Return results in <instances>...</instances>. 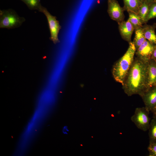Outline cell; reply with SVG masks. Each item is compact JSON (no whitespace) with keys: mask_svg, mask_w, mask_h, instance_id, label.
Instances as JSON below:
<instances>
[{"mask_svg":"<svg viewBox=\"0 0 156 156\" xmlns=\"http://www.w3.org/2000/svg\"><path fill=\"white\" fill-rule=\"evenodd\" d=\"M148 62L135 57L122 85L124 92L128 96L138 94L141 96L147 90Z\"/></svg>","mask_w":156,"mask_h":156,"instance_id":"1","label":"cell"},{"mask_svg":"<svg viewBox=\"0 0 156 156\" xmlns=\"http://www.w3.org/2000/svg\"><path fill=\"white\" fill-rule=\"evenodd\" d=\"M129 43L128 48L124 54L114 64L112 73L115 80L123 84L125 77L134 59L136 49L133 42Z\"/></svg>","mask_w":156,"mask_h":156,"instance_id":"2","label":"cell"},{"mask_svg":"<svg viewBox=\"0 0 156 156\" xmlns=\"http://www.w3.org/2000/svg\"><path fill=\"white\" fill-rule=\"evenodd\" d=\"M25 19L19 16L16 12L12 9L0 10V28L8 29L20 27Z\"/></svg>","mask_w":156,"mask_h":156,"instance_id":"3","label":"cell"},{"mask_svg":"<svg viewBox=\"0 0 156 156\" xmlns=\"http://www.w3.org/2000/svg\"><path fill=\"white\" fill-rule=\"evenodd\" d=\"M150 112L145 107L136 108L131 120L137 127L146 131L148 129L151 122Z\"/></svg>","mask_w":156,"mask_h":156,"instance_id":"4","label":"cell"},{"mask_svg":"<svg viewBox=\"0 0 156 156\" xmlns=\"http://www.w3.org/2000/svg\"><path fill=\"white\" fill-rule=\"evenodd\" d=\"M38 11L43 13L47 17L51 34L50 39L55 44L59 42L60 41L58 35L61 26L60 25L59 21L56 20V17L52 15L47 9L42 6Z\"/></svg>","mask_w":156,"mask_h":156,"instance_id":"5","label":"cell"},{"mask_svg":"<svg viewBox=\"0 0 156 156\" xmlns=\"http://www.w3.org/2000/svg\"><path fill=\"white\" fill-rule=\"evenodd\" d=\"M107 12L111 18L118 23L124 21L125 11L116 0H108Z\"/></svg>","mask_w":156,"mask_h":156,"instance_id":"6","label":"cell"},{"mask_svg":"<svg viewBox=\"0 0 156 156\" xmlns=\"http://www.w3.org/2000/svg\"><path fill=\"white\" fill-rule=\"evenodd\" d=\"M145 107L150 112L156 108V86L148 88L141 96Z\"/></svg>","mask_w":156,"mask_h":156,"instance_id":"7","label":"cell"},{"mask_svg":"<svg viewBox=\"0 0 156 156\" xmlns=\"http://www.w3.org/2000/svg\"><path fill=\"white\" fill-rule=\"evenodd\" d=\"M154 45L146 40L136 50V57L146 62L151 58Z\"/></svg>","mask_w":156,"mask_h":156,"instance_id":"8","label":"cell"},{"mask_svg":"<svg viewBox=\"0 0 156 156\" xmlns=\"http://www.w3.org/2000/svg\"><path fill=\"white\" fill-rule=\"evenodd\" d=\"M118 29L122 38L129 43L131 42V38L134 29L128 20L118 23Z\"/></svg>","mask_w":156,"mask_h":156,"instance_id":"9","label":"cell"},{"mask_svg":"<svg viewBox=\"0 0 156 156\" xmlns=\"http://www.w3.org/2000/svg\"><path fill=\"white\" fill-rule=\"evenodd\" d=\"M147 86V89L156 86V62L151 59L148 62Z\"/></svg>","mask_w":156,"mask_h":156,"instance_id":"10","label":"cell"},{"mask_svg":"<svg viewBox=\"0 0 156 156\" xmlns=\"http://www.w3.org/2000/svg\"><path fill=\"white\" fill-rule=\"evenodd\" d=\"M142 27L146 39L151 43L154 45L156 44V34L155 30L156 27L154 24L150 25L146 23Z\"/></svg>","mask_w":156,"mask_h":156,"instance_id":"11","label":"cell"},{"mask_svg":"<svg viewBox=\"0 0 156 156\" xmlns=\"http://www.w3.org/2000/svg\"><path fill=\"white\" fill-rule=\"evenodd\" d=\"M123 8L125 11H130L138 14L139 8L142 3L139 0H123Z\"/></svg>","mask_w":156,"mask_h":156,"instance_id":"12","label":"cell"},{"mask_svg":"<svg viewBox=\"0 0 156 156\" xmlns=\"http://www.w3.org/2000/svg\"><path fill=\"white\" fill-rule=\"evenodd\" d=\"M135 30V36L133 42L136 50L144 42L146 39L144 35L142 27Z\"/></svg>","mask_w":156,"mask_h":156,"instance_id":"13","label":"cell"},{"mask_svg":"<svg viewBox=\"0 0 156 156\" xmlns=\"http://www.w3.org/2000/svg\"><path fill=\"white\" fill-rule=\"evenodd\" d=\"M127 12L129 15L128 21L132 25L134 30L141 27L143 24L138 14L130 11Z\"/></svg>","mask_w":156,"mask_h":156,"instance_id":"14","label":"cell"},{"mask_svg":"<svg viewBox=\"0 0 156 156\" xmlns=\"http://www.w3.org/2000/svg\"><path fill=\"white\" fill-rule=\"evenodd\" d=\"M151 4L146 3H142L139 8L138 14L140 17L143 24L147 23L146 19Z\"/></svg>","mask_w":156,"mask_h":156,"instance_id":"15","label":"cell"},{"mask_svg":"<svg viewBox=\"0 0 156 156\" xmlns=\"http://www.w3.org/2000/svg\"><path fill=\"white\" fill-rule=\"evenodd\" d=\"M148 135L149 143L156 142V118L153 117L151 120L149 128Z\"/></svg>","mask_w":156,"mask_h":156,"instance_id":"16","label":"cell"},{"mask_svg":"<svg viewBox=\"0 0 156 156\" xmlns=\"http://www.w3.org/2000/svg\"><path fill=\"white\" fill-rule=\"evenodd\" d=\"M24 2L29 9L31 10H38L42 6L40 0H20Z\"/></svg>","mask_w":156,"mask_h":156,"instance_id":"17","label":"cell"},{"mask_svg":"<svg viewBox=\"0 0 156 156\" xmlns=\"http://www.w3.org/2000/svg\"><path fill=\"white\" fill-rule=\"evenodd\" d=\"M156 18V2H154L150 5L148 13L147 19V23L152 18Z\"/></svg>","mask_w":156,"mask_h":156,"instance_id":"18","label":"cell"},{"mask_svg":"<svg viewBox=\"0 0 156 156\" xmlns=\"http://www.w3.org/2000/svg\"><path fill=\"white\" fill-rule=\"evenodd\" d=\"M148 149L149 156H156V142L149 144Z\"/></svg>","mask_w":156,"mask_h":156,"instance_id":"19","label":"cell"},{"mask_svg":"<svg viewBox=\"0 0 156 156\" xmlns=\"http://www.w3.org/2000/svg\"><path fill=\"white\" fill-rule=\"evenodd\" d=\"M156 62V44L154 45L153 50L151 58Z\"/></svg>","mask_w":156,"mask_h":156,"instance_id":"20","label":"cell"},{"mask_svg":"<svg viewBox=\"0 0 156 156\" xmlns=\"http://www.w3.org/2000/svg\"><path fill=\"white\" fill-rule=\"evenodd\" d=\"M141 3H146L149 4H151L154 2V0H139Z\"/></svg>","mask_w":156,"mask_h":156,"instance_id":"21","label":"cell"},{"mask_svg":"<svg viewBox=\"0 0 156 156\" xmlns=\"http://www.w3.org/2000/svg\"><path fill=\"white\" fill-rule=\"evenodd\" d=\"M151 112L153 114V117L156 118V109L153 110Z\"/></svg>","mask_w":156,"mask_h":156,"instance_id":"22","label":"cell"},{"mask_svg":"<svg viewBox=\"0 0 156 156\" xmlns=\"http://www.w3.org/2000/svg\"><path fill=\"white\" fill-rule=\"evenodd\" d=\"M156 27V23H154Z\"/></svg>","mask_w":156,"mask_h":156,"instance_id":"23","label":"cell"},{"mask_svg":"<svg viewBox=\"0 0 156 156\" xmlns=\"http://www.w3.org/2000/svg\"><path fill=\"white\" fill-rule=\"evenodd\" d=\"M154 2H156V0H154Z\"/></svg>","mask_w":156,"mask_h":156,"instance_id":"24","label":"cell"},{"mask_svg":"<svg viewBox=\"0 0 156 156\" xmlns=\"http://www.w3.org/2000/svg\"><path fill=\"white\" fill-rule=\"evenodd\" d=\"M154 110H155V109H154Z\"/></svg>","mask_w":156,"mask_h":156,"instance_id":"25","label":"cell"}]
</instances>
